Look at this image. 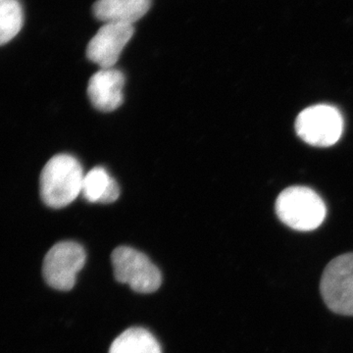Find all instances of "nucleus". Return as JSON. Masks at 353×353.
<instances>
[{
    "label": "nucleus",
    "instance_id": "1",
    "mask_svg": "<svg viewBox=\"0 0 353 353\" xmlns=\"http://www.w3.org/2000/svg\"><path fill=\"white\" fill-rule=\"evenodd\" d=\"M83 167L70 154H58L43 167L39 179L41 199L51 208H63L82 194Z\"/></svg>",
    "mask_w": 353,
    "mask_h": 353
},
{
    "label": "nucleus",
    "instance_id": "2",
    "mask_svg": "<svg viewBox=\"0 0 353 353\" xmlns=\"http://www.w3.org/2000/svg\"><path fill=\"white\" fill-rule=\"evenodd\" d=\"M276 212L288 227L299 232H310L322 224L327 209L314 190L306 187H290L278 196Z\"/></svg>",
    "mask_w": 353,
    "mask_h": 353
},
{
    "label": "nucleus",
    "instance_id": "3",
    "mask_svg": "<svg viewBox=\"0 0 353 353\" xmlns=\"http://www.w3.org/2000/svg\"><path fill=\"white\" fill-rule=\"evenodd\" d=\"M114 276L118 282L127 284L141 294L157 292L162 283L159 269L143 252L119 246L111 255Z\"/></svg>",
    "mask_w": 353,
    "mask_h": 353
},
{
    "label": "nucleus",
    "instance_id": "4",
    "mask_svg": "<svg viewBox=\"0 0 353 353\" xmlns=\"http://www.w3.org/2000/svg\"><path fill=\"white\" fill-rule=\"evenodd\" d=\"M320 290L330 310L353 316V252L340 255L327 265Z\"/></svg>",
    "mask_w": 353,
    "mask_h": 353
},
{
    "label": "nucleus",
    "instance_id": "5",
    "mask_svg": "<svg viewBox=\"0 0 353 353\" xmlns=\"http://www.w3.org/2000/svg\"><path fill=\"white\" fill-rule=\"evenodd\" d=\"M297 136L308 145L318 148L334 145L343 132V116L338 108L318 104L304 109L296 121Z\"/></svg>",
    "mask_w": 353,
    "mask_h": 353
},
{
    "label": "nucleus",
    "instance_id": "6",
    "mask_svg": "<svg viewBox=\"0 0 353 353\" xmlns=\"http://www.w3.org/2000/svg\"><path fill=\"white\" fill-rule=\"evenodd\" d=\"M87 255L80 243L60 241L46 253L43 265L44 280L53 289L70 290L76 284L77 274L85 263Z\"/></svg>",
    "mask_w": 353,
    "mask_h": 353
},
{
    "label": "nucleus",
    "instance_id": "7",
    "mask_svg": "<svg viewBox=\"0 0 353 353\" xmlns=\"http://www.w3.org/2000/svg\"><path fill=\"white\" fill-rule=\"evenodd\" d=\"M134 32L132 25L104 24L88 43V59L99 65L101 69L114 68Z\"/></svg>",
    "mask_w": 353,
    "mask_h": 353
},
{
    "label": "nucleus",
    "instance_id": "8",
    "mask_svg": "<svg viewBox=\"0 0 353 353\" xmlns=\"http://www.w3.org/2000/svg\"><path fill=\"white\" fill-rule=\"evenodd\" d=\"M124 85L125 76L120 70L101 69L88 81V99L97 110L111 112L122 105Z\"/></svg>",
    "mask_w": 353,
    "mask_h": 353
},
{
    "label": "nucleus",
    "instance_id": "9",
    "mask_svg": "<svg viewBox=\"0 0 353 353\" xmlns=\"http://www.w3.org/2000/svg\"><path fill=\"white\" fill-rule=\"evenodd\" d=\"M152 6V0H97L92 12L97 20L104 24L134 26L141 19Z\"/></svg>",
    "mask_w": 353,
    "mask_h": 353
},
{
    "label": "nucleus",
    "instance_id": "10",
    "mask_svg": "<svg viewBox=\"0 0 353 353\" xmlns=\"http://www.w3.org/2000/svg\"><path fill=\"white\" fill-rule=\"evenodd\" d=\"M81 194L92 203H113L119 199L120 188L103 167H95L83 176Z\"/></svg>",
    "mask_w": 353,
    "mask_h": 353
},
{
    "label": "nucleus",
    "instance_id": "11",
    "mask_svg": "<svg viewBox=\"0 0 353 353\" xmlns=\"http://www.w3.org/2000/svg\"><path fill=\"white\" fill-rule=\"evenodd\" d=\"M109 353H162L161 347L148 330L130 328L111 345Z\"/></svg>",
    "mask_w": 353,
    "mask_h": 353
},
{
    "label": "nucleus",
    "instance_id": "12",
    "mask_svg": "<svg viewBox=\"0 0 353 353\" xmlns=\"http://www.w3.org/2000/svg\"><path fill=\"white\" fill-rule=\"evenodd\" d=\"M24 25V10L19 0H0V46L12 41Z\"/></svg>",
    "mask_w": 353,
    "mask_h": 353
}]
</instances>
